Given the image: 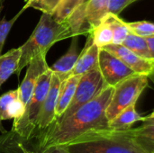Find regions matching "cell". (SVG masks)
I'll return each mask as SVG.
<instances>
[{"label":"cell","instance_id":"1","mask_svg":"<svg viewBox=\"0 0 154 153\" xmlns=\"http://www.w3.org/2000/svg\"><path fill=\"white\" fill-rule=\"evenodd\" d=\"M114 87H106L97 96L80 106L69 116L57 119L39 134L43 147L68 144L79 137L109 128L106 109L114 93Z\"/></svg>","mask_w":154,"mask_h":153},{"label":"cell","instance_id":"2","mask_svg":"<svg viewBox=\"0 0 154 153\" xmlns=\"http://www.w3.org/2000/svg\"><path fill=\"white\" fill-rule=\"evenodd\" d=\"M60 147L69 153H148L137 143L134 128L95 131Z\"/></svg>","mask_w":154,"mask_h":153},{"label":"cell","instance_id":"3","mask_svg":"<svg viewBox=\"0 0 154 153\" xmlns=\"http://www.w3.org/2000/svg\"><path fill=\"white\" fill-rule=\"evenodd\" d=\"M70 37H73L72 33L65 22H57L51 14L42 13L29 39L19 47L21 57L16 75L19 76L21 70L27 67L34 58L46 55L56 42Z\"/></svg>","mask_w":154,"mask_h":153},{"label":"cell","instance_id":"4","mask_svg":"<svg viewBox=\"0 0 154 153\" xmlns=\"http://www.w3.org/2000/svg\"><path fill=\"white\" fill-rule=\"evenodd\" d=\"M52 75L53 72L50 67L40 75L23 115L19 119L14 120L13 132L24 137L40 134L36 131V121L50 89Z\"/></svg>","mask_w":154,"mask_h":153},{"label":"cell","instance_id":"5","mask_svg":"<svg viewBox=\"0 0 154 153\" xmlns=\"http://www.w3.org/2000/svg\"><path fill=\"white\" fill-rule=\"evenodd\" d=\"M148 76L134 74L114 87V93L106 109L108 121H111L129 106L136 104L139 96L148 85Z\"/></svg>","mask_w":154,"mask_h":153},{"label":"cell","instance_id":"6","mask_svg":"<svg viewBox=\"0 0 154 153\" xmlns=\"http://www.w3.org/2000/svg\"><path fill=\"white\" fill-rule=\"evenodd\" d=\"M106 87H108V85L105 82L98 66L83 74L80 77L69 106L64 114L58 119H63L69 116L80 106L97 96Z\"/></svg>","mask_w":154,"mask_h":153},{"label":"cell","instance_id":"7","mask_svg":"<svg viewBox=\"0 0 154 153\" xmlns=\"http://www.w3.org/2000/svg\"><path fill=\"white\" fill-rule=\"evenodd\" d=\"M0 153H69L60 146L43 147L39 134L24 137L12 130L0 135Z\"/></svg>","mask_w":154,"mask_h":153},{"label":"cell","instance_id":"8","mask_svg":"<svg viewBox=\"0 0 154 153\" xmlns=\"http://www.w3.org/2000/svg\"><path fill=\"white\" fill-rule=\"evenodd\" d=\"M97 66L105 82L111 87H116L124 79L135 74L120 59L104 49L99 50Z\"/></svg>","mask_w":154,"mask_h":153},{"label":"cell","instance_id":"9","mask_svg":"<svg viewBox=\"0 0 154 153\" xmlns=\"http://www.w3.org/2000/svg\"><path fill=\"white\" fill-rule=\"evenodd\" d=\"M120 59L127 67H129L135 74L150 76L154 69V60L143 58L123 44H109L104 48Z\"/></svg>","mask_w":154,"mask_h":153},{"label":"cell","instance_id":"10","mask_svg":"<svg viewBox=\"0 0 154 153\" xmlns=\"http://www.w3.org/2000/svg\"><path fill=\"white\" fill-rule=\"evenodd\" d=\"M60 84V78L58 77V75L53 73L50 89L42 104L40 114L37 117L36 131L38 133H41L42 131L47 129L56 120V106Z\"/></svg>","mask_w":154,"mask_h":153},{"label":"cell","instance_id":"11","mask_svg":"<svg viewBox=\"0 0 154 153\" xmlns=\"http://www.w3.org/2000/svg\"><path fill=\"white\" fill-rule=\"evenodd\" d=\"M49 68L46 61V55H40L34 58L28 65L25 76L18 87L19 99L26 106L28 104L40 75Z\"/></svg>","mask_w":154,"mask_h":153},{"label":"cell","instance_id":"12","mask_svg":"<svg viewBox=\"0 0 154 153\" xmlns=\"http://www.w3.org/2000/svg\"><path fill=\"white\" fill-rule=\"evenodd\" d=\"M99 50L100 48H98L93 41L92 34H88L86 45L79 53V57L70 76H82L83 74L97 68L98 64Z\"/></svg>","mask_w":154,"mask_h":153},{"label":"cell","instance_id":"13","mask_svg":"<svg viewBox=\"0 0 154 153\" xmlns=\"http://www.w3.org/2000/svg\"><path fill=\"white\" fill-rule=\"evenodd\" d=\"M79 57V52L78 50V36H74L72 37V41L67 53L59 59L51 67H50V69L53 73L58 75L61 81H63L70 76Z\"/></svg>","mask_w":154,"mask_h":153},{"label":"cell","instance_id":"14","mask_svg":"<svg viewBox=\"0 0 154 153\" xmlns=\"http://www.w3.org/2000/svg\"><path fill=\"white\" fill-rule=\"evenodd\" d=\"M80 77L81 76H69L68 78L61 81L56 106V120L64 114V112L69 106Z\"/></svg>","mask_w":154,"mask_h":153},{"label":"cell","instance_id":"15","mask_svg":"<svg viewBox=\"0 0 154 153\" xmlns=\"http://www.w3.org/2000/svg\"><path fill=\"white\" fill-rule=\"evenodd\" d=\"M86 5L87 1L81 4L78 8H76L68 16V18L63 21L69 28L73 37L82 34H89L92 31L87 20Z\"/></svg>","mask_w":154,"mask_h":153},{"label":"cell","instance_id":"16","mask_svg":"<svg viewBox=\"0 0 154 153\" xmlns=\"http://www.w3.org/2000/svg\"><path fill=\"white\" fill-rule=\"evenodd\" d=\"M143 124L134 128L137 143L148 153H154V117H143Z\"/></svg>","mask_w":154,"mask_h":153},{"label":"cell","instance_id":"17","mask_svg":"<svg viewBox=\"0 0 154 153\" xmlns=\"http://www.w3.org/2000/svg\"><path fill=\"white\" fill-rule=\"evenodd\" d=\"M142 117L135 109V104L129 106L120 112L115 118L109 121V128L117 131L129 130L136 122L143 121Z\"/></svg>","mask_w":154,"mask_h":153},{"label":"cell","instance_id":"18","mask_svg":"<svg viewBox=\"0 0 154 153\" xmlns=\"http://www.w3.org/2000/svg\"><path fill=\"white\" fill-rule=\"evenodd\" d=\"M109 0H88L86 5L87 20L91 29L97 26L109 13Z\"/></svg>","mask_w":154,"mask_h":153},{"label":"cell","instance_id":"19","mask_svg":"<svg viewBox=\"0 0 154 153\" xmlns=\"http://www.w3.org/2000/svg\"><path fill=\"white\" fill-rule=\"evenodd\" d=\"M20 57L21 51L19 48L10 50L6 53L0 55V87L11 75L16 72Z\"/></svg>","mask_w":154,"mask_h":153},{"label":"cell","instance_id":"20","mask_svg":"<svg viewBox=\"0 0 154 153\" xmlns=\"http://www.w3.org/2000/svg\"><path fill=\"white\" fill-rule=\"evenodd\" d=\"M122 44L143 58L149 59V60H154L152 57V54H151V51H150V49H149V46H148L145 37L139 36V35L130 32Z\"/></svg>","mask_w":154,"mask_h":153},{"label":"cell","instance_id":"21","mask_svg":"<svg viewBox=\"0 0 154 153\" xmlns=\"http://www.w3.org/2000/svg\"><path fill=\"white\" fill-rule=\"evenodd\" d=\"M112 28L113 31V43L112 44H122L127 35L130 32V29L126 24V22L123 21L117 14L108 13L104 18Z\"/></svg>","mask_w":154,"mask_h":153},{"label":"cell","instance_id":"22","mask_svg":"<svg viewBox=\"0 0 154 153\" xmlns=\"http://www.w3.org/2000/svg\"><path fill=\"white\" fill-rule=\"evenodd\" d=\"M94 43L100 49L113 43V31L109 23L103 20L97 26L92 29L91 32Z\"/></svg>","mask_w":154,"mask_h":153},{"label":"cell","instance_id":"23","mask_svg":"<svg viewBox=\"0 0 154 153\" xmlns=\"http://www.w3.org/2000/svg\"><path fill=\"white\" fill-rule=\"evenodd\" d=\"M84 2H86V0H61L52 14V17L57 22L61 23Z\"/></svg>","mask_w":154,"mask_h":153},{"label":"cell","instance_id":"24","mask_svg":"<svg viewBox=\"0 0 154 153\" xmlns=\"http://www.w3.org/2000/svg\"><path fill=\"white\" fill-rule=\"evenodd\" d=\"M61 0H24L23 7L33 8L41 11L43 14H51L54 13L58 5Z\"/></svg>","mask_w":154,"mask_h":153},{"label":"cell","instance_id":"25","mask_svg":"<svg viewBox=\"0 0 154 153\" xmlns=\"http://www.w3.org/2000/svg\"><path fill=\"white\" fill-rule=\"evenodd\" d=\"M3 7H0V14L2 11ZM26 9L23 6V8L11 19H6L5 17H3L2 19H0V55L1 52L3 50V47L5 44V41L7 38V35L9 34L10 30L12 29L13 25L14 24V23L16 22V20L19 18V16L25 11Z\"/></svg>","mask_w":154,"mask_h":153},{"label":"cell","instance_id":"26","mask_svg":"<svg viewBox=\"0 0 154 153\" xmlns=\"http://www.w3.org/2000/svg\"><path fill=\"white\" fill-rule=\"evenodd\" d=\"M127 26L130 29V32L142 36L149 37L154 35V23L147 21H138L126 23Z\"/></svg>","mask_w":154,"mask_h":153},{"label":"cell","instance_id":"27","mask_svg":"<svg viewBox=\"0 0 154 153\" xmlns=\"http://www.w3.org/2000/svg\"><path fill=\"white\" fill-rule=\"evenodd\" d=\"M24 111H25L24 105L22 103V101L19 98H17L9 104V106L6 107L5 111L0 116V118L2 121L10 120V119L16 120V119H19L23 115Z\"/></svg>","mask_w":154,"mask_h":153},{"label":"cell","instance_id":"28","mask_svg":"<svg viewBox=\"0 0 154 153\" xmlns=\"http://www.w3.org/2000/svg\"><path fill=\"white\" fill-rule=\"evenodd\" d=\"M17 98H19L18 88L14 90H10L0 96V116L4 114L9 104Z\"/></svg>","mask_w":154,"mask_h":153},{"label":"cell","instance_id":"29","mask_svg":"<svg viewBox=\"0 0 154 153\" xmlns=\"http://www.w3.org/2000/svg\"><path fill=\"white\" fill-rule=\"evenodd\" d=\"M134 1L135 0H109L108 11L110 14L118 15L126 6Z\"/></svg>","mask_w":154,"mask_h":153},{"label":"cell","instance_id":"30","mask_svg":"<svg viewBox=\"0 0 154 153\" xmlns=\"http://www.w3.org/2000/svg\"><path fill=\"white\" fill-rule=\"evenodd\" d=\"M145 39L147 41V43H148V46H149L152 57V59H154V35L153 36L145 37Z\"/></svg>","mask_w":154,"mask_h":153},{"label":"cell","instance_id":"31","mask_svg":"<svg viewBox=\"0 0 154 153\" xmlns=\"http://www.w3.org/2000/svg\"><path fill=\"white\" fill-rule=\"evenodd\" d=\"M149 78L153 82V84H154V69H153V71L150 74V76H149Z\"/></svg>","mask_w":154,"mask_h":153},{"label":"cell","instance_id":"32","mask_svg":"<svg viewBox=\"0 0 154 153\" xmlns=\"http://www.w3.org/2000/svg\"><path fill=\"white\" fill-rule=\"evenodd\" d=\"M1 122H2V120H1V118H0V130L2 131V133H5V131L2 128V124H1Z\"/></svg>","mask_w":154,"mask_h":153},{"label":"cell","instance_id":"33","mask_svg":"<svg viewBox=\"0 0 154 153\" xmlns=\"http://www.w3.org/2000/svg\"><path fill=\"white\" fill-rule=\"evenodd\" d=\"M5 0H0V7H3V4H4Z\"/></svg>","mask_w":154,"mask_h":153},{"label":"cell","instance_id":"34","mask_svg":"<svg viewBox=\"0 0 154 153\" xmlns=\"http://www.w3.org/2000/svg\"><path fill=\"white\" fill-rule=\"evenodd\" d=\"M149 116H150V117H154V110H153V112H152V114H151Z\"/></svg>","mask_w":154,"mask_h":153},{"label":"cell","instance_id":"35","mask_svg":"<svg viewBox=\"0 0 154 153\" xmlns=\"http://www.w3.org/2000/svg\"><path fill=\"white\" fill-rule=\"evenodd\" d=\"M135 1H137V0H135Z\"/></svg>","mask_w":154,"mask_h":153}]
</instances>
